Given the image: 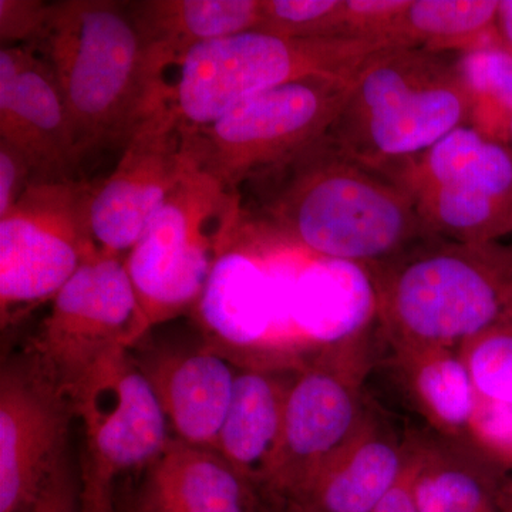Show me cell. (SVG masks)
Returning <instances> with one entry per match:
<instances>
[{"instance_id": "6da1fadb", "label": "cell", "mask_w": 512, "mask_h": 512, "mask_svg": "<svg viewBox=\"0 0 512 512\" xmlns=\"http://www.w3.org/2000/svg\"><path fill=\"white\" fill-rule=\"evenodd\" d=\"M244 188L256 224L320 258L377 266L427 239L412 195L328 133Z\"/></svg>"}, {"instance_id": "7a4b0ae2", "label": "cell", "mask_w": 512, "mask_h": 512, "mask_svg": "<svg viewBox=\"0 0 512 512\" xmlns=\"http://www.w3.org/2000/svg\"><path fill=\"white\" fill-rule=\"evenodd\" d=\"M32 49L55 74L82 167L123 150L168 100V72L148 49L128 2H52L45 36Z\"/></svg>"}, {"instance_id": "3957f363", "label": "cell", "mask_w": 512, "mask_h": 512, "mask_svg": "<svg viewBox=\"0 0 512 512\" xmlns=\"http://www.w3.org/2000/svg\"><path fill=\"white\" fill-rule=\"evenodd\" d=\"M372 268L379 323L396 350L458 349L512 325V244L424 239Z\"/></svg>"}, {"instance_id": "277c9868", "label": "cell", "mask_w": 512, "mask_h": 512, "mask_svg": "<svg viewBox=\"0 0 512 512\" xmlns=\"http://www.w3.org/2000/svg\"><path fill=\"white\" fill-rule=\"evenodd\" d=\"M470 120L456 60L397 47L367 57L328 134L348 156L386 173Z\"/></svg>"}, {"instance_id": "5b68a950", "label": "cell", "mask_w": 512, "mask_h": 512, "mask_svg": "<svg viewBox=\"0 0 512 512\" xmlns=\"http://www.w3.org/2000/svg\"><path fill=\"white\" fill-rule=\"evenodd\" d=\"M387 49L349 37H292L254 29L195 47L178 63L167 103L185 128L207 126L241 101L302 80L350 82Z\"/></svg>"}, {"instance_id": "8992f818", "label": "cell", "mask_w": 512, "mask_h": 512, "mask_svg": "<svg viewBox=\"0 0 512 512\" xmlns=\"http://www.w3.org/2000/svg\"><path fill=\"white\" fill-rule=\"evenodd\" d=\"M244 212L241 192L190 165L124 258L147 333L195 308Z\"/></svg>"}, {"instance_id": "52a82bcc", "label": "cell", "mask_w": 512, "mask_h": 512, "mask_svg": "<svg viewBox=\"0 0 512 512\" xmlns=\"http://www.w3.org/2000/svg\"><path fill=\"white\" fill-rule=\"evenodd\" d=\"M349 86L325 79L285 84L241 101L207 126L184 127L188 163L241 192L256 175L325 136Z\"/></svg>"}, {"instance_id": "ba28073f", "label": "cell", "mask_w": 512, "mask_h": 512, "mask_svg": "<svg viewBox=\"0 0 512 512\" xmlns=\"http://www.w3.org/2000/svg\"><path fill=\"white\" fill-rule=\"evenodd\" d=\"M386 174L412 195L427 239L485 244L512 235V153L470 124Z\"/></svg>"}, {"instance_id": "9c48e42d", "label": "cell", "mask_w": 512, "mask_h": 512, "mask_svg": "<svg viewBox=\"0 0 512 512\" xmlns=\"http://www.w3.org/2000/svg\"><path fill=\"white\" fill-rule=\"evenodd\" d=\"M93 183L30 184L0 218V318L8 328L53 301L87 259L99 254L90 231Z\"/></svg>"}, {"instance_id": "30bf717a", "label": "cell", "mask_w": 512, "mask_h": 512, "mask_svg": "<svg viewBox=\"0 0 512 512\" xmlns=\"http://www.w3.org/2000/svg\"><path fill=\"white\" fill-rule=\"evenodd\" d=\"M146 335L126 261L97 254L53 298L29 355L67 397L104 353L133 349Z\"/></svg>"}, {"instance_id": "8fae6325", "label": "cell", "mask_w": 512, "mask_h": 512, "mask_svg": "<svg viewBox=\"0 0 512 512\" xmlns=\"http://www.w3.org/2000/svg\"><path fill=\"white\" fill-rule=\"evenodd\" d=\"M130 352L120 346L104 353L67 396L86 434L83 471L110 483L153 466L173 440L160 400Z\"/></svg>"}, {"instance_id": "7c38bea8", "label": "cell", "mask_w": 512, "mask_h": 512, "mask_svg": "<svg viewBox=\"0 0 512 512\" xmlns=\"http://www.w3.org/2000/svg\"><path fill=\"white\" fill-rule=\"evenodd\" d=\"M284 313L302 369L320 357L360 359L356 345L379 320L375 271L293 247L285 269Z\"/></svg>"}, {"instance_id": "4fadbf2b", "label": "cell", "mask_w": 512, "mask_h": 512, "mask_svg": "<svg viewBox=\"0 0 512 512\" xmlns=\"http://www.w3.org/2000/svg\"><path fill=\"white\" fill-rule=\"evenodd\" d=\"M362 372L363 363L322 357L293 373L281 444L258 488L261 500L284 498L362 429L370 414L360 396Z\"/></svg>"}, {"instance_id": "5bb4252c", "label": "cell", "mask_w": 512, "mask_h": 512, "mask_svg": "<svg viewBox=\"0 0 512 512\" xmlns=\"http://www.w3.org/2000/svg\"><path fill=\"white\" fill-rule=\"evenodd\" d=\"M188 168L185 128L165 101L128 140L114 170L93 184L90 231L99 254L126 258Z\"/></svg>"}, {"instance_id": "9a60e30c", "label": "cell", "mask_w": 512, "mask_h": 512, "mask_svg": "<svg viewBox=\"0 0 512 512\" xmlns=\"http://www.w3.org/2000/svg\"><path fill=\"white\" fill-rule=\"evenodd\" d=\"M72 404L35 359L0 375V512H29L63 463Z\"/></svg>"}, {"instance_id": "2e32d148", "label": "cell", "mask_w": 512, "mask_h": 512, "mask_svg": "<svg viewBox=\"0 0 512 512\" xmlns=\"http://www.w3.org/2000/svg\"><path fill=\"white\" fill-rule=\"evenodd\" d=\"M194 313L204 330L205 346L239 367L274 370V285L245 212Z\"/></svg>"}, {"instance_id": "e0dca14e", "label": "cell", "mask_w": 512, "mask_h": 512, "mask_svg": "<svg viewBox=\"0 0 512 512\" xmlns=\"http://www.w3.org/2000/svg\"><path fill=\"white\" fill-rule=\"evenodd\" d=\"M0 141L28 161L32 184L80 180L83 167L62 92L32 47L0 49Z\"/></svg>"}, {"instance_id": "ac0fdd59", "label": "cell", "mask_w": 512, "mask_h": 512, "mask_svg": "<svg viewBox=\"0 0 512 512\" xmlns=\"http://www.w3.org/2000/svg\"><path fill=\"white\" fill-rule=\"evenodd\" d=\"M410 440L372 416L362 429L295 490L279 500H261L281 512H373L402 478Z\"/></svg>"}, {"instance_id": "d6986e66", "label": "cell", "mask_w": 512, "mask_h": 512, "mask_svg": "<svg viewBox=\"0 0 512 512\" xmlns=\"http://www.w3.org/2000/svg\"><path fill=\"white\" fill-rule=\"evenodd\" d=\"M137 362L160 400L174 439L217 451L241 367L208 346L158 350Z\"/></svg>"}, {"instance_id": "ffe728a7", "label": "cell", "mask_w": 512, "mask_h": 512, "mask_svg": "<svg viewBox=\"0 0 512 512\" xmlns=\"http://www.w3.org/2000/svg\"><path fill=\"white\" fill-rule=\"evenodd\" d=\"M133 512H262L251 481L218 451L171 440L147 468Z\"/></svg>"}, {"instance_id": "44dd1931", "label": "cell", "mask_w": 512, "mask_h": 512, "mask_svg": "<svg viewBox=\"0 0 512 512\" xmlns=\"http://www.w3.org/2000/svg\"><path fill=\"white\" fill-rule=\"evenodd\" d=\"M410 467L419 512H500L507 473L467 437L410 439Z\"/></svg>"}, {"instance_id": "7402d4cb", "label": "cell", "mask_w": 512, "mask_h": 512, "mask_svg": "<svg viewBox=\"0 0 512 512\" xmlns=\"http://www.w3.org/2000/svg\"><path fill=\"white\" fill-rule=\"evenodd\" d=\"M286 373L241 367L218 439V453L256 490L268 477L281 444L291 382Z\"/></svg>"}, {"instance_id": "603a6c76", "label": "cell", "mask_w": 512, "mask_h": 512, "mask_svg": "<svg viewBox=\"0 0 512 512\" xmlns=\"http://www.w3.org/2000/svg\"><path fill=\"white\" fill-rule=\"evenodd\" d=\"M131 18L170 72L195 47L261 28L262 0H137Z\"/></svg>"}, {"instance_id": "cb8c5ba5", "label": "cell", "mask_w": 512, "mask_h": 512, "mask_svg": "<svg viewBox=\"0 0 512 512\" xmlns=\"http://www.w3.org/2000/svg\"><path fill=\"white\" fill-rule=\"evenodd\" d=\"M396 360L414 406L437 434L467 437L478 393L458 349L396 350Z\"/></svg>"}, {"instance_id": "d4e9b609", "label": "cell", "mask_w": 512, "mask_h": 512, "mask_svg": "<svg viewBox=\"0 0 512 512\" xmlns=\"http://www.w3.org/2000/svg\"><path fill=\"white\" fill-rule=\"evenodd\" d=\"M500 0H409L387 32L390 49L407 47L429 52H467L501 43L497 36Z\"/></svg>"}, {"instance_id": "484cf974", "label": "cell", "mask_w": 512, "mask_h": 512, "mask_svg": "<svg viewBox=\"0 0 512 512\" xmlns=\"http://www.w3.org/2000/svg\"><path fill=\"white\" fill-rule=\"evenodd\" d=\"M458 74L471 101L470 126L508 146L512 114V52L490 43L461 53Z\"/></svg>"}, {"instance_id": "4316f807", "label": "cell", "mask_w": 512, "mask_h": 512, "mask_svg": "<svg viewBox=\"0 0 512 512\" xmlns=\"http://www.w3.org/2000/svg\"><path fill=\"white\" fill-rule=\"evenodd\" d=\"M346 0H262L261 30L292 37H345Z\"/></svg>"}, {"instance_id": "83f0119b", "label": "cell", "mask_w": 512, "mask_h": 512, "mask_svg": "<svg viewBox=\"0 0 512 512\" xmlns=\"http://www.w3.org/2000/svg\"><path fill=\"white\" fill-rule=\"evenodd\" d=\"M477 393L512 407V325L488 330L458 348Z\"/></svg>"}, {"instance_id": "f1b7e54d", "label": "cell", "mask_w": 512, "mask_h": 512, "mask_svg": "<svg viewBox=\"0 0 512 512\" xmlns=\"http://www.w3.org/2000/svg\"><path fill=\"white\" fill-rule=\"evenodd\" d=\"M52 3L43 0H0L2 47H36L45 36Z\"/></svg>"}, {"instance_id": "f546056e", "label": "cell", "mask_w": 512, "mask_h": 512, "mask_svg": "<svg viewBox=\"0 0 512 512\" xmlns=\"http://www.w3.org/2000/svg\"><path fill=\"white\" fill-rule=\"evenodd\" d=\"M82 510V483L74 477L72 467L64 458L56 473L46 484L29 512H80Z\"/></svg>"}, {"instance_id": "4dcf8cb0", "label": "cell", "mask_w": 512, "mask_h": 512, "mask_svg": "<svg viewBox=\"0 0 512 512\" xmlns=\"http://www.w3.org/2000/svg\"><path fill=\"white\" fill-rule=\"evenodd\" d=\"M32 184V171L15 147L0 141V218L5 217Z\"/></svg>"}, {"instance_id": "1f68e13d", "label": "cell", "mask_w": 512, "mask_h": 512, "mask_svg": "<svg viewBox=\"0 0 512 512\" xmlns=\"http://www.w3.org/2000/svg\"><path fill=\"white\" fill-rule=\"evenodd\" d=\"M373 512H419L413 495L412 467L407 464L402 478L397 481Z\"/></svg>"}, {"instance_id": "d6a6232c", "label": "cell", "mask_w": 512, "mask_h": 512, "mask_svg": "<svg viewBox=\"0 0 512 512\" xmlns=\"http://www.w3.org/2000/svg\"><path fill=\"white\" fill-rule=\"evenodd\" d=\"M113 484L96 478L82 480V510L80 512H114Z\"/></svg>"}, {"instance_id": "836d02e7", "label": "cell", "mask_w": 512, "mask_h": 512, "mask_svg": "<svg viewBox=\"0 0 512 512\" xmlns=\"http://www.w3.org/2000/svg\"><path fill=\"white\" fill-rule=\"evenodd\" d=\"M497 32L501 43L512 52V0L498 3Z\"/></svg>"}, {"instance_id": "e575fe53", "label": "cell", "mask_w": 512, "mask_h": 512, "mask_svg": "<svg viewBox=\"0 0 512 512\" xmlns=\"http://www.w3.org/2000/svg\"><path fill=\"white\" fill-rule=\"evenodd\" d=\"M498 507L500 512H512V473H508L501 484Z\"/></svg>"}, {"instance_id": "d590c367", "label": "cell", "mask_w": 512, "mask_h": 512, "mask_svg": "<svg viewBox=\"0 0 512 512\" xmlns=\"http://www.w3.org/2000/svg\"><path fill=\"white\" fill-rule=\"evenodd\" d=\"M508 144L512 146V114L510 119V124H508Z\"/></svg>"}, {"instance_id": "8d00e7d4", "label": "cell", "mask_w": 512, "mask_h": 512, "mask_svg": "<svg viewBox=\"0 0 512 512\" xmlns=\"http://www.w3.org/2000/svg\"><path fill=\"white\" fill-rule=\"evenodd\" d=\"M262 512H281V511L275 510V508L266 507V505L262 504Z\"/></svg>"}]
</instances>
